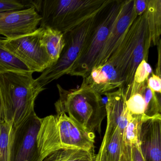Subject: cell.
<instances>
[{
    "label": "cell",
    "mask_w": 161,
    "mask_h": 161,
    "mask_svg": "<svg viewBox=\"0 0 161 161\" xmlns=\"http://www.w3.org/2000/svg\"><path fill=\"white\" fill-rule=\"evenodd\" d=\"M33 72L0 73V119L12 121L15 130L36 114L35 103L45 90L33 77Z\"/></svg>",
    "instance_id": "6da1fadb"
},
{
    "label": "cell",
    "mask_w": 161,
    "mask_h": 161,
    "mask_svg": "<svg viewBox=\"0 0 161 161\" xmlns=\"http://www.w3.org/2000/svg\"><path fill=\"white\" fill-rule=\"evenodd\" d=\"M151 45V37L145 11L143 14L137 16L127 29L107 62L114 67L123 82L121 88L126 99L130 95L136 68L143 60L147 62Z\"/></svg>",
    "instance_id": "7a4b0ae2"
},
{
    "label": "cell",
    "mask_w": 161,
    "mask_h": 161,
    "mask_svg": "<svg viewBox=\"0 0 161 161\" xmlns=\"http://www.w3.org/2000/svg\"><path fill=\"white\" fill-rule=\"evenodd\" d=\"M57 86L59 93L55 103L57 115L64 113L86 130L100 134L102 123L106 116L101 95L81 86L69 90L59 85Z\"/></svg>",
    "instance_id": "3957f363"
},
{
    "label": "cell",
    "mask_w": 161,
    "mask_h": 161,
    "mask_svg": "<svg viewBox=\"0 0 161 161\" xmlns=\"http://www.w3.org/2000/svg\"><path fill=\"white\" fill-rule=\"evenodd\" d=\"M110 0H42L40 28L64 34L93 17Z\"/></svg>",
    "instance_id": "277c9868"
},
{
    "label": "cell",
    "mask_w": 161,
    "mask_h": 161,
    "mask_svg": "<svg viewBox=\"0 0 161 161\" xmlns=\"http://www.w3.org/2000/svg\"><path fill=\"white\" fill-rule=\"evenodd\" d=\"M123 2V0H110L94 16L92 28L68 75L84 78L96 66Z\"/></svg>",
    "instance_id": "5b68a950"
},
{
    "label": "cell",
    "mask_w": 161,
    "mask_h": 161,
    "mask_svg": "<svg viewBox=\"0 0 161 161\" xmlns=\"http://www.w3.org/2000/svg\"><path fill=\"white\" fill-rule=\"evenodd\" d=\"M93 17L64 34L65 46L59 59L54 64L44 70L35 80L40 86L44 87L51 82L69 74L92 28Z\"/></svg>",
    "instance_id": "8992f818"
},
{
    "label": "cell",
    "mask_w": 161,
    "mask_h": 161,
    "mask_svg": "<svg viewBox=\"0 0 161 161\" xmlns=\"http://www.w3.org/2000/svg\"><path fill=\"white\" fill-rule=\"evenodd\" d=\"M43 28L32 33L13 39L1 38L3 46L17 57L31 72H42L51 66L52 62L40 43Z\"/></svg>",
    "instance_id": "52a82bcc"
},
{
    "label": "cell",
    "mask_w": 161,
    "mask_h": 161,
    "mask_svg": "<svg viewBox=\"0 0 161 161\" xmlns=\"http://www.w3.org/2000/svg\"><path fill=\"white\" fill-rule=\"evenodd\" d=\"M41 119L36 114L15 130L11 161H43L37 152L36 139Z\"/></svg>",
    "instance_id": "ba28073f"
},
{
    "label": "cell",
    "mask_w": 161,
    "mask_h": 161,
    "mask_svg": "<svg viewBox=\"0 0 161 161\" xmlns=\"http://www.w3.org/2000/svg\"><path fill=\"white\" fill-rule=\"evenodd\" d=\"M41 18L35 7L0 14V35L5 39L32 33L37 29Z\"/></svg>",
    "instance_id": "9c48e42d"
},
{
    "label": "cell",
    "mask_w": 161,
    "mask_h": 161,
    "mask_svg": "<svg viewBox=\"0 0 161 161\" xmlns=\"http://www.w3.org/2000/svg\"><path fill=\"white\" fill-rule=\"evenodd\" d=\"M55 116L60 142L63 148L94 152V133L85 130L64 113Z\"/></svg>",
    "instance_id": "30bf717a"
},
{
    "label": "cell",
    "mask_w": 161,
    "mask_h": 161,
    "mask_svg": "<svg viewBox=\"0 0 161 161\" xmlns=\"http://www.w3.org/2000/svg\"><path fill=\"white\" fill-rule=\"evenodd\" d=\"M136 17L134 0L123 1L119 14L108 35L95 66L102 65L107 63L127 29Z\"/></svg>",
    "instance_id": "8fae6325"
},
{
    "label": "cell",
    "mask_w": 161,
    "mask_h": 161,
    "mask_svg": "<svg viewBox=\"0 0 161 161\" xmlns=\"http://www.w3.org/2000/svg\"><path fill=\"white\" fill-rule=\"evenodd\" d=\"M139 147L144 161H161V115L143 118Z\"/></svg>",
    "instance_id": "7c38bea8"
},
{
    "label": "cell",
    "mask_w": 161,
    "mask_h": 161,
    "mask_svg": "<svg viewBox=\"0 0 161 161\" xmlns=\"http://www.w3.org/2000/svg\"><path fill=\"white\" fill-rule=\"evenodd\" d=\"M104 95L107 97L105 103L107 125L104 135H108L116 128L124 135L129 114L124 91L120 87L116 91L107 92Z\"/></svg>",
    "instance_id": "4fadbf2b"
},
{
    "label": "cell",
    "mask_w": 161,
    "mask_h": 161,
    "mask_svg": "<svg viewBox=\"0 0 161 161\" xmlns=\"http://www.w3.org/2000/svg\"><path fill=\"white\" fill-rule=\"evenodd\" d=\"M83 79L81 86L101 95L120 88L123 84L115 69L108 63L94 67L89 74Z\"/></svg>",
    "instance_id": "5bb4252c"
},
{
    "label": "cell",
    "mask_w": 161,
    "mask_h": 161,
    "mask_svg": "<svg viewBox=\"0 0 161 161\" xmlns=\"http://www.w3.org/2000/svg\"><path fill=\"white\" fill-rule=\"evenodd\" d=\"M36 146L39 152L47 155L63 148L60 142L55 116L50 115L41 119Z\"/></svg>",
    "instance_id": "9a60e30c"
},
{
    "label": "cell",
    "mask_w": 161,
    "mask_h": 161,
    "mask_svg": "<svg viewBox=\"0 0 161 161\" xmlns=\"http://www.w3.org/2000/svg\"><path fill=\"white\" fill-rule=\"evenodd\" d=\"M40 43L46 49L53 65L54 64L60 57L64 47V34L50 28H43Z\"/></svg>",
    "instance_id": "2e32d148"
},
{
    "label": "cell",
    "mask_w": 161,
    "mask_h": 161,
    "mask_svg": "<svg viewBox=\"0 0 161 161\" xmlns=\"http://www.w3.org/2000/svg\"><path fill=\"white\" fill-rule=\"evenodd\" d=\"M124 145V135L118 128L108 135H104L101 146L104 149L107 161H120Z\"/></svg>",
    "instance_id": "e0dca14e"
},
{
    "label": "cell",
    "mask_w": 161,
    "mask_h": 161,
    "mask_svg": "<svg viewBox=\"0 0 161 161\" xmlns=\"http://www.w3.org/2000/svg\"><path fill=\"white\" fill-rule=\"evenodd\" d=\"M146 12L152 44L157 46L161 41V0H147Z\"/></svg>",
    "instance_id": "ac0fdd59"
},
{
    "label": "cell",
    "mask_w": 161,
    "mask_h": 161,
    "mask_svg": "<svg viewBox=\"0 0 161 161\" xmlns=\"http://www.w3.org/2000/svg\"><path fill=\"white\" fill-rule=\"evenodd\" d=\"M147 81V80L141 84L133 83L130 95L126 101L129 116L141 118L146 117L144 114V90Z\"/></svg>",
    "instance_id": "d6986e66"
},
{
    "label": "cell",
    "mask_w": 161,
    "mask_h": 161,
    "mask_svg": "<svg viewBox=\"0 0 161 161\" xmlns=\"http://www.w3.org/2000/svg\"><path fill=\"white\" fill-rule=\"evenodd\" d=\"M15 133L13 122L0 119V161H11Z\"/></svg>",
    "instance_id": "ffe728a7"
},
{
    "label": "cell",
    "mask_w": 161,
    "mask_h": 161,
    "mask_svg": "<svg viewBox=\"0 0 161 161\" xmlns=\"http://www.w3.org/2000/svg\"><path fill=\"white\" fill-rule=\"evenodd\" d=\"M8 71H31L24 63L3 46L0 38V73Z\"/></svg>",
    "instance_id": "44dd1931"
},
{
    "label": "cell",
    "mask_w": 161,
    "mask_h": 161,
    "mask_svg": "<svg viewBox=\"0 0 161 161\" xmlns=\"http://www.w3.org/2000/svg\"><path fill=\"white\" fill-rule=\"evenodd\" d=\"M157 94L149 87L147 82L144 90L145 103L144 114L147 117H154L161 115V97H158Z\"/></svg>",
    "instance_id": "7402d4cb"
},
{
    "label": "cell",
    "mask_w": 161,
    "mask_h": 161,
    "mask_svg": "<svg viewBox=\"0 0 161 161\" xmlns=\"http://www.w3.org/2000/svg\"><path fill=\"white\" fill-rule=\"evenodd\" d=\"M144 118L129 116L124 135V143L127 145H139L140 129Z\"/></svg>",
    "instance_id": "603a6c76"
},
{
    "label": "cell",
    "mask_w": 161,
    "mask_h": 161,
    "mask_svg": "<svg viewBox=\"0 0 161 161\" xmlns=\"http://www.w3.org/2000/svg\"><path fill=\"white\" fill-rule=\"evenodd\" d=\"M30 8L29 1L0 0V14Z\"/></svg>",
    "instance_id": "cb8c5ba5"
},
{
    "label": "cell",
    "mask_w": 161,
    "mask_h": 161,
    "mask_svg": "<svg viewBox=\"0 0 161 161\" xmlns=\"http://www.w3.org/2000/svg\"><path fill=\"white\" fill-rule=\"evenodd\" d=\"M152 72V69L149 64L145 60H143L136 70L133 83L141 84L147 80Z\"/></svg>",
    "instance_id": "d4e9b609"
},
{
    "label": "cell",
    "mask_w": 161,
    "mask_h": 161,
    "mask_svg": "<svg viewBox=\"0 0 161 161\" xmlns=\"http://www.w3.org/2000/svg\"><path fill=\"white\" fill-rule=\"evenodd\" d=\"M78 149L63 148L48 156L43 161H65Z\"/></svg>",
    "instance_id": "484cf974"
},
{
    "label": "cell",
    "mask_w": 161,
    "mask_h": 161,
    "mask_svg": "<svg viewBox=\"0 0 161 161\" xmlns=\"http://www.w3.org/2000/svg\"><path fill=\"white\" fill-rule=\"evenodd\" d=\"M96 157L93 152L78 149L65 161H95Z\"/></svg>",
    "instance_id": "4316f807"
},
{
    "label": "cell",
    "mask_w": 161,
    "mask_h": 161,
    "mask_svg": "<svg viewBox=\"0 0 161 161\" xmlns=\"http://www.w3.org/2000/svg\"><path fill=\"white\" fill-rule=\"evenodd\" d=\"M147 85L155 93L161 94V77L155 75L153 72L149 77L147 80Z\"/></svg>",
    "instance_id": "83f0119b"
},
{
    "label": "cell",
    "mask_w": 161,
    "mask_h": 161,
    "mask_svg": "<svg viewBox=\"0 0 161 161\" xmlns=\"http://www.w3.org/2000/svg\"><path fill=\"white\" fill-rule=\"evenodd\" d=\"M131 161H144L140 151L139 145L135 144L130 145Z\"/></svg>",
    "instance_id": "f1b7e54d"
},
{
    "label": "cell",
    "mask_w": 161,
    "mask_h": 161,
    "mask_svg": "<svg viewBox=\"0 0 161 161\" xmlns=\"http://www.w3.org/2000/svg\"><path fill=\"white\" fill-rule=\"evenodd\" d=\"M147 0H134L135 9L137 16L143 14L147 8Z\"/></svg>",
    "instance_id": "f546056e"
},
{
    "label": "cell",
    "mask_w": 161,
    "mask_h": 161,
    "mask_svg": "<svg viewBox=\"0 0 161 161\" xmlns=\"http://www.w3.org/2000/svg\"><path fill=\"white\" fill-rule=\"evenodd\" d=\"M120 161H131L130 145H127L124 143L123 154Z\"/></svg>",
    "instance_id": "4dcf8cb0"
},
{
    "label": "cell",
    "mask_w": 161,
    "mask_h": 161,
    "mask_svg": "<svg viewBox=\"0 0 161 161\" xmlns=\"http://www.w3.org/2000/svg\"><path fill=\"white\" fill-rule=\"evenodd\" d=\"M157 46H158V63L156 68V73L155 74L161 77V41Z\"/></svg>",
    "instance_id": "1f68e13d"
},
{
    "label": "cell",
    "mask_w": 161,
    "mask_h": 161,
    "mask_svg": "<svg viewBox=\"0 0 161 161\" xmlns=\"http://www.w3.org/2000/svg\"><path fill=\"white\" fill-rule=\"evenodd\" d=\"M95 161H107L104 149L103 146L101 145L100 148L97 154H96Z\"/></svg>",
    "instance_id": "d6a6232c"
},
{
    "label": "cell",
    "mask_w": 161,
    "mask_h": 161,
    "mask_svg": "<svg viewBox=\"0 0 161 161\" xmlns=\"http://www.w3.org/2000/svg\"><path fill=\"white\" fill-rule=\"evenodd\" d=\"M0 108H1V97H0Z\"/></svg>",
    "instance_id": "836d02e7"
}]
</instances>
